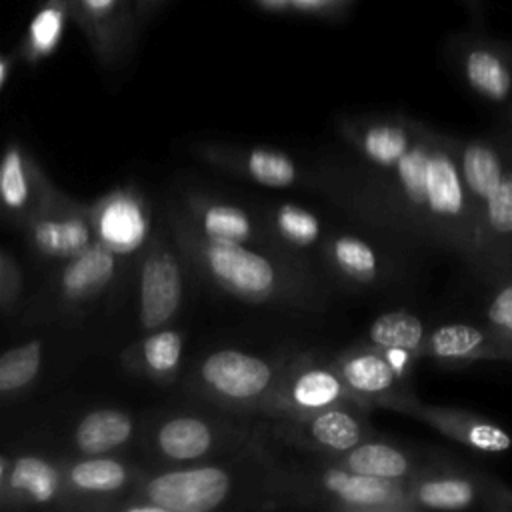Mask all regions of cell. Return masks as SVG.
<instances>
[{
    "mask_svg": "<svg viewBox=\"0 0 512 512\" xmlns=\"http://www.w3.org/2000/svg\"><path fill=\"white\" fill-rule=\"evenodd\" d=\"M338 132L408 232L456 252L486 280L504 278L484 250L466 192L456 138L404 114L344 118Z\"/></svg>",
    "mask_w": 512,
    "mask_h": 512,
    "instance_id": "1",
    "label": "cell"
},
{
    "mask_svg": "<svg viewBox=\"0 0 512 512\" xmlns=\"http://www.w3.org/2000/svg\"><path fill=\"white\" fill-rule=\"evenodd\" d=\"M164 222L186 266L214 290L248 304L304 312L326 306L312 266L266 248L210 240L194 230L174 200L164 210Z\"/></svg>",
    "mask_w": 512,
    "mask_h": 512,
    "instance_id": "2",
    "label": "cell"
},
{
    "mask_svg": "<svg viewBox=\"0 0 512 512\" xmlns=\"http://www.w3.org/2000/svg\"><path fill=\"white\" fill-rule=\"evenodd\" d=\"M118 508L128 512L286 508L280 462L258 436L252 444L228 456L226 462L210 460L142 474L128 500Z\"/></svg>",
    "mask_w": 512,
    "mask_h": 512,
    "instance_id": "3",
    "label": "cell"
},
{
    "mask_svg": "<svg viewBox=\"0 0 512 512\" xmlns=\"http://www.w3.org/2000/svg\"><path fill=\"white\" fill-rule=\"evenodd\" d=\"M458 164L486 254L502 276L512 274V144L498 138H456Z\"/></svg>",
    "mask_w": 512,
    "mask_h": 512,
    "instance_id": "4",
    "label": "cell"
},
{
    "mask_svg": "<svg viewBox=\"0 0 512 512\" xmlns=\"http://www.w3.org/2000/svg\"><path fill=\"white\" fill-rule=\"evenodd\" d=\"M280 478L286 508H318L334 512H414L408 482L382 480L330 466L306 456L282 464Z\"/></svg>",
    "mask_w": 512,
    "mask_h": 512,
    "instance_id": "5",
    "label": "cell"
},
{
    "mask_svg": "<svg viewBox=\"0 0 512 512\" xmlns=\"http://www.w3.org/2000/svg\"><path fill=\"white\" fill-rule=\"evenodd\" d=\"M298 350L262 356L220 348L202 356L184 380V390L218 410L254 416Z\"/></svg>",
    "mask_w": 512,
    "mask_h": 512,
    "instance_id": "6",
    "label": "cell"
},
{
    "mask_svg": "<svg viewBox=\"0 0 512 512\" xmlns=\"http://www.w3.org/2000/svg\"><path fill=\"white\" fill-rule=\"evenodd\" d=\"M258 438L254 416L176 412L150 428V450L168 466L228 458Z\"/></svg>",
    "mask_w": 512,
    "mask_h": 512,
    "instance_id": "7",
    "label": "cell"
},
{
    "mask_svg": "<svg viewBox=\"0 0 512 512\" xmlns=\"http://www.w3.org/2000/svg\"><path fill=\"white\" fill-rule=\"evenodd\" d=\"M122 256L94 242L80 254L60 262L42 290L30 300L26 322H64L82 318L112 290L122 266Z\"/></svg>",
    "mask_w": 512,
    "mask_h": 512,
    "instance_id": "8",
    "label": "cell"
},
{
    "mask_svg": "<svg viewBox=\"0 0 512 512\" xmlns=\"http://www.w3.org/2000/svg\"><path fill=\"white\" fill-rule=\"evenodd\" d=\"M368 412L364 406H332L304 416L256 418V432L302 454H334L378 434Z\"/></svg>",
    "mask_w": 512,
    "mask_h": 512,
    "instance_id": "9",
    "label": "cell"
},
{
    "mask_svg": "<svg viewBox=\"0 0 512 512\" xmlns=\"http://www.w3.org/2000/svg\"><path fill=\"white\" fill-rule=\"evenodd\" d=\"M408 500L420 510L512 512V488L496 476L442 460L408 482Z\"/></svg>",
    "mask_w": 512,
    "mask_h": 512,
    "instance_id": "10",
    "label": "cell"
},
{
    "mask_svg": "<svg viewBox=\"0 0 512 512\" xmlns=\"http://www.w3.org/2000/svg\"><path fill=\"white\" fill-rule=\"evenodd\" d=\"M186 262L166 222L154 230L138 254L136 304L144 332L172 324L180 314L186 292Z\"/></svg>",
    "mask_w": 512,
    "mask_h": 512,
    "instance_id": "11",
    "label": "cell"
},
{
    "mask_svg": "<svg viewBox=\"0 0 512 512\" xmlns=\"http://www.w3.org/2000/svg\"><path fill=\"white\" fill-rule=\"evenodd\" d=\"M332 406L362 404L352 396L330 358L324 360L318 352L302 350L290 360L256 418L304 416Z\"/></svg>",
    "mask_w": 512,
    "mask_h": 512,
    "instance_id": "12",
    "label": "cell"
},
{
    "mask_svg": "<svg viewBox=\"0 0 512 512\" xmlns=\"http://www.w3.org/2000/svg\"><path fill=\"white\" fill-rule=\"evenodd\" d=\"M20 230L38 258L56 264L94 244L88 204L62 192L50 178Z\"/></svg>",
    "mask_w": 512,
    "mask_h": 512,
    "instance_id": "13",
    "label": "cell"
},
{
    "mask_svg": "<svg viewBox=\"0 0 512 512\" xmlns=\"http://www.w3.org/2000/svg\"><path fill=\"white\" fill-rule=\"evenodd\" d=\"M196 156L236 178H244L266 188L320 186L324 176L308 172L300 160L284 150L270 146H236L224 142H200L194 146Z\"/></svg>",
    "mask_w": 512,
    "mask_h": 512,
    "instance_id": "14",
    "label": "cell"
},
{
    "mask_svg": "<svg viewBox=\"0 0 512 512\" xmlns=\"http://www.w3.org/2000/svg\"><path fill=\"white\" fill-rule=\"evenodd\" d=\"M94 242L110 252L128 258L140 254L150 240L152 206L142 190L134 186H118L88 204Z\"/></svg>",
    "mask_w": 512,
    "mask_h": 512,
    "instance_id": "15",
    "label": "cell"
},
{
    "mask_svg": "<svg viewBox=\"0 0 512 512\" xmlns=\"http://www.w3.org/2000/svg\"><path fill=\"white\" fill-rule=\"evenodd\" d=\"M330 360L352 396L370 410L388 408L398 412L400 406L414 396L410 382L404 380L382 350L370 342H356Z\"/></svg>",
    "mask_w": 512,
    "mask_h": 512,
    "instance_id": "16",
    "label": "cell"
},
{
    "mask_svg": "<svg viewBox=\"0 0 512 512\" xmlns=\"http://www.w3.org/2000/svg\"><path fill=\"white\" fill-rule=\"evenodd\" d=\"M174 202L178 204L186 220L194 226V230L210 240L246 244L282 254L270 238L266 226L262 224L256 208L252 210L242 204L202 192H184Z\"/></svg>",
    "mask_w": 512,
    "mask_h": 512,
    "instance_id": "17",
    "label": "cell"
},
{
    "mask_svg": "<svg viewBox=\"0 0 512 512\" xmlns=\"http://www.w3.org/2000/svg\"><path fill=\"white\" fill-rule=\"evenodd\" d=\"M306 456L330 466L356 472V474L382 478V480H396V482H410L418 474L426 472L428 468L444 460L438 454H426L418 448H412L388 438H380L378 434L342 452L306 454Z\"/></svg>",
    "mask_w": 512,
    "mask_h": 512,
    "instance_id": "18",
    "label": "cell"
},
{
    "mask_svg": "<svg viewBox=\"0 0 512 512\" xmlns=\"http://www.w3.org/2000/svg\"><path fill=\"white\" fill-rule=\"evenodd\" d=\"M62 464L66 508H110L114 498L130 494L142 472L108 454L82 456Z\"/></svg>",
    "mask_w": 512,
    "mask_h": 512,
    "instance_id": "19",
    "label": "cell"
},
{
    "mask_svg": "<svg viewBox=\"0 0 512 512\" xmlns=\"http://www.w3.org/2000/svg\"><path fill=\"white\" fill-rule=\"evenodd\" d=\"M70 18L84 32L94 56L116 66L132 46L136 0H66Z\"/></svg>",
    "mask_w": 512,
    "mask_h": 512,
    "instance_id": "20",
    "label": "cell"
},
{
    "mask_svg": "<svg viewBox=\"0 0 512 512\" xmlns=\"http://www.w3.org/2000/svg\"><path fill=\"white\" fill-rule=\"evenodd\" d=\"M452 58L464 84L490 104L512 102V50L496 40L462 36L454 42Z\"/></svg>",
    "mask_w": 512,
    "mask_h": 512,
    "instance_id": "21",
    "label": "cell"
},
{
    "mask_svg": "<svg viewBox=\"0 0 512 512\" xmlns=\"http://www.w3.org/2000/svg\"><path fill=\"white\" fill-rule=\"evenodd\" d=\"M400 414L416 418L430 428L438 430L442 436L464 444L478 452H492L502 454L512 450V436L506 428L490 420L488 416L462 410V408H448V406H434V404H422L416 394L406 400L400 410Z\"/></svg>",
    "mask_w": 512,
    "mask_h": 512,
    "instance_id": "22",
    "label": "cell"
},
{
    "mask_svg": "<svg viewBox=\"0 0 512 512\" xmlns=\"http://www.w3.org/2000/svg\"><path fill=\"white\" fill-rule=\"evenodd\" d=\"M52 506H68L62 464L36 454L12 458L0 484V510Z\"/></svg>",
    "mask_w": 512,
    "mask_h": 512,
    "instance_id": "23",
    "label": "cell"
},
{
    "mask_svg": "<svg viewBox=\"0 0 512 512\" xmlns=\"http://www.w3.org/2000/svg\"><path fill=\"white\" fill-rule=\"evenodd\" d=\"M422 358L442 364L512 360V338L496 332L488 324L444 322L428 328Z\"/></svg>",
    "mask_w": 512,
    "mask_h": 512,
    "instance_id": "24",
    "label": "cell"
},
{
    "mask_svg": "<svg viewBox=\"0 0 512 512\" xmlns=\"http://www.w3.org/2000/svg\"><path fill=\"white\" fill-rule=\"evenodd\" d=\"M318 254L326 272L348 288L374 286L392 274L390 260L370 240L352 232H326Z\"/></svg>",
    "mask_w": 512,
    "mask_h": 512,
    "instance_id": "25",
    "label": "cell"
},
{
    "mask_svg": "<svg viewBox=\"0 0 512 512\" xmlns=\"http://www.w3.org/2000/svg\"><path fill=\"white\" fill-rule=\"evenodd\" d=\"M46 180L36 158L18 140L6 144L0 154V216L22 228Z\"/></svg>",
    "mask_w": 512,
    "mask_h": 512,
    "instance_id": "26",
    "label": "cell"
},
{
    "mask_svg": "<svg viewBox=\"0 0 512 512\" xmlns=\"http://www.w3.org/2000/svg\"><path fill=\"white\" fill-rule=\"evenodd\" d=\"M256 210L276 248L282 254L312 266L310 254L312 250H318L326 236L322 218L308 206L290 200L270 202Z\"/></svg>",
    "mask_w": 512,
    "mask_h": 512,
    "instance_id": "27",
    "label": "cell"
},
{
    "mask_svg": "<svg viewBox=\"0 0 512 512\" xmlns=\"http://www.w3.org/2000/svg\"><path fill=\"white\" fill-rule=\"evenodd\" d=\"M184 342V332L170 324L148 330L142 338L122 350L120 362L128 372L166 386L176 380L182 368Z\"/></svg>",
    "mask_w": 512,
    "mask_h": 512,
    "instance_id": "28",
    "label": "cell"
},
{
    "mask_svg": "<svg viewBox=\"0 0 512 512\" xmlns=\"http://www.w3.org/2000/svg\"><path fill=\"white\" fill-rule=\"evenodd\" d=\"M136 432L134 416L120 408H94L72 430L74 448L84 456L110 454L126 446Z\"/></svg>",
    "mask_w": 512,
    "mask_h": 512,
    "instance_id": "29",
    "label": "cell"
},
{
    "mask_svg": "<svg viewBox=\"0 0 512 512\" xmlns=\"http://www.w3.org/2000/svg\"><path fill=\"white\" fill-rule=\"evenodd\" d=\"M68 18L70 12L66 0H44L22 38L20 58L28 64L48 58L60 44Z\"/></svg>",
    "mask_w": 512,
    "mask_h": 512,
    "instance_id": "30",
    "label": "cell"
},
{
    "mask_svg": "<svg viewBox=\"0 0 512 512\" xmlns=\"http://www.w3.org/2000/svg\"><path fill=\"white\" fill-rule=\"evenodd\" d=\"M426 334L428 328L422 318L406 310H394L380 314L370 324L366 342L382 350H404L416 358H422Z\"/></svg>",
    "mask_w": 512,
    "mask_h": 512,
    "instance_id": "31",
    "label": "cell"
},
{
    "mask_svg": "<svg viewBox=\"0 0 512 512\" xmlns=\"http://www.w3.org/2000/svg\"><path fill=\"white\" fill-rule=\"evenodd\" d=\"M44 364L42 340H26L0 352V400L18 396L38 378Z\"/></svg>",
    "mask_w": 512,
    "mask_h": 512,
    "instance_id": "32",
    "label": "cell"
},
{
    "mask_svg": "<svg viewBox=\"0 0 512 512\" xmlns=\"http://www.w3.org/2000/svg\"><path fill=\"white\" fill-rule=\"evenodd\" d=\"M508 276L498 280V288L486 300L484 324L512 338V280H508Z\"/></svg>",
    "mask_w": 512,
    "mask_h": 512,
    "instance_id": "33",
    "label": "cell"
},
{
    "mask_svg": "<svg viewBox=\"0 0 512 512\" xmlns=\"http://www.w3.org/2000/svg\"><path fill=\"white\" fill-rule=\"evenodd\" d=\"M24 276L18 262L0 248V310L10 312L22 294Z\"/></svg>",
    "mask_w": 512,
    "mask_h": 512,
    "instance_id": "34",
    "label": "cell"
},
{
    "mask_svg": "<svg viewBox=\"0 0 512 512\" xmlns=\"http://www.w3.org/2000/svg\"><path fill=\"white\" fill-rule=\"evenodd\" d=\"M352 0H288L290 10L314 16H334L350 6Z\"/></svg>",
    "mask_w": 512,
    "mask_h": 512,
    "instance_id": "35",
    "label": "cell"
},
{
    "mask_svg": "<svg viewBox=\"0 0 512 512\" xmlns=\"http://www.w3.org/2000/svg\"><path fill=\"white\" fill-rule=\"evenodd\" d=\"M256 4H260L264 10H274V12L290 10L288 0H256Z\"/></svg>",
    "mask_w": 512,
    "mask_h": 512,
    "instance_id": "36",
    "label": "cell"
},
{
    "mask_svg": "<svg viewBox=\"0 0 512 512\" xmlns=\"http://www.w3.org/2000/svg\"><path fill=\"white\" fill-rule=\"evenodd\" d=\"M162 0H136V14L144 16L148 12H152Z\"/></svg>",
    "mask_w": 512,
    "mask_h": 512,
    "instance_id": "37",
    "label": "cell"
},
{
    "mask_svg": "<svg viewBox=\"0 0 512 512\" xmlns=\"http://www.w3.org/2000/svg\"><path fill=\"white\" fill-rule=\"evenodd\" d=\"M8 74H10V62L6 56L0 54V90L4 88L6 80H8Z\"/></svg>",
    "mask_w": 512,
    "mask_h": 512,
    "instance_id": "38",
    "label": "cell"
},
{
    "mask_svg": "<svg viewBox=\"0 0 512 512\" xmlns=\"http://www.w3.org/2000/svg\"><path fill=\"white\" fill-rule=\"evenodd\" d=\"M10 460H12V458H8V456H2V454H0V484H2L4 476H6V472H8Z\"/></svg>",
    "mask_w": 512,
    "mask_h": 512,
    "instance_id": "39",
    "label": "cell"
},
{
    "mask_svg": "<svg viewBox=\"0 0 512 512\" xmlns=\"http://www.w3.org/2000/svg\"><path fill=\"white\" fill-rule=\"evenodd\" d=\"M466 2H468V4H476L478 0H466Z\"/></svg>",
    "mask_w": 512,
    "mask_h": 512,
    "instance_id": "40",
    "label": "cell"
}]
</instances>
